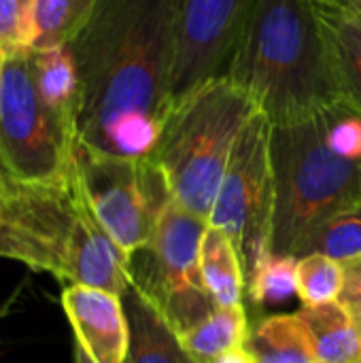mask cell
Returning a JSON list of instances; mask_svg holds the SVG:
<instances>
[{
	"label": "cell",
	"mask_w": 361,
	"mask_h": 363,
	"mask_svg": "<svg viewBox=\"0 0 361 363\" xmlns=\"http://www.w3.org/2000/svg\"><path fill=\"white\" fill-rule=\"evenodd\" d=\"M209 221L172 200L149 242L128 259L130 285L166 319L177 336L215 313L200 272V245Z\"/></svg>",
	"instance_id": "obj_6"
},
{
	"label": "cell",
	"mask_w": 361,
	"mask_h": 363,
	"mask_svg": "<svg viewBox=\"0 0 361 363\" xmlns=\"http://www.w3.org/2000/svg\"><path fill=\"white\" fill-rule=\"evenodd\" d=\"M272 253L302 257L334 217L361 200V160H345L326 143L323 113L272 125Z\"/></svg>",
	"instance_id": "obj_4"
},
{
	"label": "cell",
	"mask_w": 361,
	"mask_h": 363,
	"mask_svg": "<svg viewBox=\"0 0 361 363\" xmlns=\"http://www.w3.org/2000/svg\"><path fill=\"white\" fill-rule=\"evenodd\" d=\"M74 363H94V362L85 355V351H83L79 345H74Z\"/></svg>",
	"instance_id": "obj_28"
},
{
	"label": "cell",
	"mask_w": 361,
	"mask_h": 363,
	"mask_svg": "<svg viewBox=\"0 0 361 363\" xmlns=\"http://www.w3.org/2000/svg\"><path fill=\"white\" fill-rule=\"evenodd\" d=\"M0 200L32 247L38 272L117 296L126 294L130 257L94 215L74 164L53 183H19L0 172Z\"/></svg>",
	"instance_id": "obj_3"
},
{
	"label": "cell",
	"mask_w": 361,
	"mask_h": 363,
	"mask_svg": "<svg viewBox=\"0 0 361 363\" xmlns=\"http://www.w3.org/2000/svg\"><path fill=\"white\" fill-rule=\"evenodd\" d=\"M345 268L343 262L326 257L321 253H309L298 257V291L302 306H317L336 302L343 289Z\"/></svg>",
	"instance_id": "obj_20"
},
{
	"label": "cell",
	"mask_w": 361,
	"mask_h": 363,
	"mask_svg": "<svg viewBox=\"0 0 361 363\" xmlns=\"http://www.w3.org/2000/svg\"><path fill=\"white\" fill-rule=\"evenodd\" d=\"M223 77L272 125L300 123L343 102L311 0H253Z\"/></svg>",
	"instance_id": "obj_2"
},
{
	"label": "cell",
	"mask_w": 361,
	"mask_h": 363,
	"mask_svg": "<svg viewBox=\"0 0 361 363\" xmlns=\"http://www.w3.org/2000/svg\"><path fill=\"white\" fill-rule=\"evenodd\" d=\"M249 353L257 363H317L315 345L298 315H272L251 325Z\"/></svg>",
	"instance_id": "obj_17"
},
{
	"label": "cell",
	"mask_w": 361,
	"mask_h": 363,
	"mask_svg": "<svg viewBox=\"0 0 361 363\" xmlns=\"http://www.w3.org/2000/svg\"><path fill=\"white\" fill-rule=\"evenodd\" d=\"M179 0H98L70 43L79 68V145L151 160L172 111Z\"/></svg>",
	"instance_id": "obj_1"
},
{
	"label": "cell",
	"mask_w": 361,
	"mask_h": 363,
	"mask_svg": "<svg viewBox=\"0 0 361 363\" xmlns=\"http://www.w3.org/2000/svg\"><path fill=\"white\" fill-rule=\"evenodd\" d=\"M255 111L228 77L209 81L172 106L151 160L183 208L209 221L234 143Z\"/></svg>",
	"instance_id": "obj_5"
},
{
	"label": "cell",
	"mask_w": 361,
	"mask_h": 363,
	"mask_svg": "<svg viewBox=\"0 0 361 363\" xmlns=\"http://www.w3.org/2000/svg\"><path fill=\"white\" fill-rule=\"evenodd\" d=\"M317 363H319V362H317Z\"/></svg>",
	"instance_id": "obj_31"
},
{
	"label": "cell",
	"mask_w": 361,
	"mask_h": 363,
	"mask_svg": "<svg viewBox=\"0 0 361 363\" xmlns=\"http://www.w3.org/2000/svg\"><path fill=\"white\" fill-rule=\"evenodd\" d=\"M321 253L336 262H349L361 255V200L349 211L334 217L313 238L306 253Z\"/></svg>",
	"instance_id": "obj_22"
},
{
	"label": "cell",
	"mask_w": 361,
	"mask_h": 363,
	"mask_svg": "<svg viewBox=\"0 0 361 363\" xmlns=\"http://www.w3.org/2000/svg\"><path fill=\"white\" fill-rule=\"evenodd\" d=\"M34 79L40 100L60 117L77 125L81 104V81L70 45L32 49Z\"/></svg>",
	"instance_id": "obj_14"
},
{
	"label": "cell",
	"mask_w": 361,
	"mask_h": 363,
	"mask_svg": "<svg viewBox=\"0 0 361 363\" xmlns=\"http://www.w3.org/2000/svg\"><path fill=\"white\" fill-rule=\"evenodd\" d=\"M298 291V257L270 255L247 283V298L253 306L281 304Z\"/></svg>",
	"instance_id": "obj_21"
},
{
	"label": "cell",
	"mask_w": 361,
	"mask_h": 363,
	"mask_svg": "<svg viewBox=\"0 0 361 363\" xmlns=\"http://www.w3.org/2000/svg\"><path fill=\"white\" fill-rule=\"evenodd\" d=\"M98 0H34L32 49L70 45L89 23Z\"/></svg>",
	"instance_id": "obj_19"
},
{
	"label": "cell",
	"mask_w": 361,
	"mask_h": 363,
	"mask_svg": "<svg viewBox=\"0 0 361 363\" xmlns=\"http://www.w3.org/2000/svg\"><path fill=\"white\" fill-rule=\"evenodd\" d=\"M251 334L245 304L217 306L200 325L179 336L189 355L200 363H215L223 353L247 347Z\"/></svg>",
	"instance_id": "obj_18"
},
{
	"label": "cell",
	"mask_w": 361,
	"mask_h": 363,
	"mask_svg": "<svg viewBox=\"0 0 361 363\" xmlns=\"http://www.w3.org/2000/svg\"><path fill=\"white\" fill-rule=\"evenodd\" d=\"M215 363H257L255 362V357L249 353V349L247 347H240V349H234V351H228V353H223L219 359Z\"/></svg>",
	"instance_id": "obj_27"
},
{
	"label": "cell",
	"mask_w": 361,
	"mask_h": 363,
	"mask_svg": "<svg viewBox=\"0 0 361 363\" xmlns=\"http://www.w3.org/2000/svg\"><path fill=\"white\" fill-rule=\"evenodd\" d=\"M34 43V0H0V49L30 51Z\"/></svg>",
	"instance_id": "obj_23"
},
{
	"label": "cell",
	"mask_w": 361,
	"mask_h": 363,
	"mask_svg": "<svg viewBox=\"0 0 361 363\" xmlns=\"http://www.w3.org/2000/svg\"><path fill=\"white\" fill-rule=\"evenodd\" d=\"M323 125L326 143L336 155L345 160H361L360 111H355L347 102H338L336 106L323 113Z\"/></svg>",
	"instance_id": "obj_24"
},
{
	"label": "cell",
	"mask_w": 361,
	"mask_h": 363,
	"mask_svg": "<svg viewBox=\"0 0 361 363\" xmlns=\"http://www.w3.org/2000/svg\"><path fill=\"white\" fill-rule=\"evenodd\" d=\"M340 100L361 113V13L343 0H311Z\"/></svg>",
	"instance_id": "obj_12"
},
{
	"label": "cell",
	"mask_w": 361,
	"mask_h": 363,
	"mask_svg": "<svg viewBox=\"0 0 361 363\" xmlns=\"http://www.w3.org/2000/svg\"><path fill=\"white\" fill-rule=\"evenodd\" d=\"M253 0H179L172 106L226 74Z\"/></svg>",
	"instance_id": "obj_10"
},
{
	"label": "cell",
	"mask_w": 361,
	"mask_h": 363,
	"mask_svg": "<svg viewBox=\"0 0 361 363\" xmlns=\"http://www.w3.org/2000/svg\"><path fill=\"white\" fill-rule=\"evenodd\" d=\"M121 300L130 325L126 363H200L189 355L166 319L132 285Z\"/></svg>",
	"instance_id": "obj_13"
},
{
	"label": "cell",
	"mask_w": 361,
	"mask_h": 363,
	"mask_svg": "<svg viewBox=\"0 0 361 363\" xmlns=\"http://www.w3.org/2000/svg\"><path fill=\"white\" fill-rule=\"evenodd\" d=\"M0 257L19 262L38 272L36 255H34L32 247L28 245V240L23 238V234L19 232V228L9 217L2 200H0Z\"/></svg>",
	"instance_id": "obj_25"
},
{
	"label": "cell",
	"mask_w": 361,
	"mask_h": 363,
	"mask_svg": "<svg viewBox=\"0 0 361 363\" xmlns=\"http://www.w3.org/2000/svg\"><path fill=\"white\" fill-rule=\"evenodd\" d=\"M62 308L72 325L77 345L94 363H126L130 325L123 300L106 289L68 283Z\"/></svg>",
	"instance_id": "obj_11"
},
{
	"label": "cell",
	"mask_w": 361,
	"mask_h": 363,
	"mask_svg": "<svg viewBox=\"0 0 361 363\" xmlns=\"http://www.w3.org/2000/svg\"><path fill=\"white\" fill-rule=\"evenodd\" d=\"M343 2H347L351 9H355L357 13H361V0H343Z\"/></svg>",
	"instance_id": "obj_30"
},
{
	"label": "cell",
	"mask_w": 361,
	"mask_h": 363,
	"mask_svg": "<svg viewBox=\"0 0 361 363\" xmlns=\"http://www.w3.org/2000/svg\"><path fill=\"white\" fill-rule=\"evenodd\" d=\"M4 64H6V53L0 49V81H2V72H4Z\"/></svg>",
	"instance_id": "obj_29"
},
{
	"label": "cell",
	"mask_w": 361,
	"mask_h": 363,
	"mask_svg": "<svg viewBox=\"0 0 361 363\" xmlns=\"http://www.w3.org/2000/svg\"><path fill=\"white\" fill-rule=\"evenodd\" d=\"M74 170L94 215L128 257L149 242L174 200L153 160L104 155L77 143Z\"/></svg>",
	"instance_id": "obj_9"
},
{
	"label": "cell",
	"mask_w": 361,
	"mask_h": 363,
	"mask_svg": "<svg viewBox=\"0 0 361 363\" xmlns=\"http://www.w3.org/2000/svg\"><path fill=\"white\" fill-rule=\"evenodd\" d=\"M200 272L217 306H240L247 298V279L232 238L209 225L200 245Z\"/></svg>",
	"instance_id": "obj_16"
},
{
	"label": "cell",
	"mask_w": 361,
	"mask_h": 363,
	"mask_svg": "<svg viewBox=\"0 0 361 363\" xmlns=\"http://www.w3.org/2000/svg\"><path fill=\"white\" fill-rule=\"evenodd\" d=\"M296 315L313 338L317 362L361 363L360 328L338 300L317 306H302Z\"/></svg>",
	"instance_id": "obj_15"
},
{
	"label": "cell",
	"mask_w": 361,
	"mask_h": 363,
	"mask_svg": "<svg viewBox=\"0 0 361 363\" xmlns=\"http://www.w3.org/2000/svg\"><path fill=\"white\" fill-rule=\"evenodd\" d=\"M343 268H345V281L338 302L351 315V319L355 321L361 332V255L355 259L343 262Z\"/></svg>",
	"instance_id": "obj_26"
},
{
	"label": "cell",
	"mask_w": 361,
	"mask_h": 363,
	"mask_svg": "<svg viewBox=\"0 0 361 363\" xmlns=\"http://www.w3.org/2000/svg\"><path fill=\"white\" fill-rule=\"evenodd\" d=\"M77 125L36 91L32 49L6 55L0 81V172L19 183H53L74 164Z\"/></svg>",
	"instance_id": "obj_7"
},
{
	"label": "cell",
	"mask_w": 361,
	"mask_h": 363,
	"mask_svg": "<svg viewBox=\"0 0 361 363\" xmlns=\"http://www.w3.org/2000/svg\"><path fill=\"white\" fill-rule=\"evenodd\" d=\"M272 121L255 111L240 130L217 189L209 225L223 230L243 262L247 283L272 255L274 179L270 160Z\"/></svg>",
	"instance_id": "obj_8"
}]
</instances>
